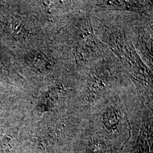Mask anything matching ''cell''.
Instances as JSON below:
<instances>
[{"instance_id":"obj_1","label":"cell","mask_w":153,"mask_h":153,"mask_svg":"<svg viewBox=\"0 0 153 153\" xmlns=\"http://www.w3.org/2000/svg\"><path fill=\"white\" fill-rule=\"evenodd\" d=\"M74 33L73 47L77 60L88 64L101 56L104 45L95 35L89 16H83L78 19Z\"/></svg>"},{"instance_id":"obj_2","label":"cell","mask_w":153,"mask_h":153,"mask_svg":"<svg viewBox=\"0 0 153 153\" xmlns=\"http://www.w3.org/2000/svg\"><path fill=\"white\" fill-rule=\"evenodd\" d=\"M115 72L105 62H100L89 74L85 88V97L88 102L100 98L115 82Z\"/></svg>"},{"instance_id":"obj_3","label":"cell","mask_w":153,"mask_h":153,"mask_svg":"<svg viewBox=\"0 0 153 153\" xmlns=\"http://www.w3.org/2000/svg\"><path fill=\"white\" fill-rule=\"evenodd\" d=\"M96 5L105 10L127 11L143 15L148 14V3L142 1H98Z\"/></svg>"},{"instance_id":"obj_4","label":"cell","mask_w":153,"mask_h":153,"mask_svg":"<svg viewBox=\"0 0 153 153\" xmlns=\"http://www.w3.org/2000/svg\"><path fill=\"white\" fill-rule=\"evenodd\" d=\"M26 63L33 71L44 73L51 71L55 65V60L40 51L31 52L26 57Z\"/></svg>"},{"instance_id":"obj_5","label":"cell","mask_w":153,"mask_h":153,"mask_svg":"<svg viewBox=\"0 0 153 153\" xmlns=\"http://www.w3.org/2000/svg\"><path fill=\"white\" fill-rule=\"evenodd\" d=\"M123 120V113L119 104H109L104 109L102 122L107 130L111 131H117Z\"/></svg>"},{"instance_id":"obj_6","label":"cell","mask_w":153,"mask_h":153,"mask_svg":"<svg viewBox=\"0 0 153 153\" xmlns=\"http://www.w3.org/2000/svg\"><path fill=\"white\" fill-rule=\"evenodd\" d=\"M137 45L148 64L153 69V40L145 31H140L137 36Z\"/></svg>"},{"instance_id":"obj_7","label":"cell","mask_w":153,"mask_h":153,"mask_svg":"<svg viewBox=\"0 0 153 153\" xmlns=\"http://www.w3.org/2000/svg\"><path fill=\"white\" fill-rule=\"evenodd\" d=\"M88 152V153H105L106 146L101 140H94L89 144Z\"/></svg>"},{"instance_id":"obj_8","label":"cell","mask_w":153,"mask_h":153,"mask_svg":"<svg viewBox=\"0 0 153 153\" xmlns=\"http://www.w3.org/2000/svg\"><path fill=\"white\" fill-rule=\"evenodd\" d=\"M11 30L13 33H15L16 36L23 35L24 33L26 31V29L23 25L19 22H14L11 23Z\"/></svg>"}]
</instances>
